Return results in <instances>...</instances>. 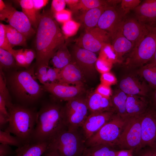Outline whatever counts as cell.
<instances>
[{"mask_svg": "<svg viewBox=\"0 0 156 156\" xmlns=\"http://www.w3.org/2000/svg\"><path fill=\"white\" fill-rule=\"evenodd\" d=\"M11 53L14 57L16 65L18 67L26 68L24 49H13Z\"/></svg>", "mask_w": 156, "mask_h": 156, "instance_id": "cell-41", "label": "cell"}, {"mask_svg": "<svg viewBox=\"0 0 156 156\" xmlns=\"http://www.w3.org/2000/svg\"><path fill=\"white\" fill-rule=\"evenodd\" d=\"M141 149L156 148V111L151 106L142 115Z\"/></svg>", "mask_w": 156, "mask_h": 156, "instance_id": "cell-14", "label": "cell"}, {"mask_svg": "<svg viewBox=\"0 0 156 156\" xmlns=\"http://www.w3.org/2000/svg\"><path fill=\"white\" fill-rule=\"evenodd\" d=\"M36 67V76L42 85L58 82L61 70L46 65H41Z\"/></svg>", "mask_w": 156, "mask_h": 156, "instance_id": "cell-25", "label": "cell"}, {"mask_svg": "<svg viewBox=\"0 0 156 156\" xmlns=\"http://www.w3.org/2000/svg\"><path fill=\"white\" fill-rule=\"evenodd\" d=\"M71 15V11L64 9L56 13L54 15L57 21L63 24L70 20Z\"/></svg>", "mask_w": 156, "mask_h": 156, "instance_id": "cell-43", "label": "cell"}, {"mask_svg": "<svg viewBox=\"0 0 156 156\" xmlns=\"http://www.w3.org/2000/svg\"><path fill=\"white\" fill-rule=\"evenodd\" d=\"M0 98L5 101L8 109L14 104L12 102L10 94L7 86L5 75L1 70L0 71Z\"/></svg>", "mask_w": 156, "mask_h": 156, "instance_id": "cell-35", "label": "cell"}, {"mask_svg": "<svg viewBox=\"0 0 156 156\" xmlns=\"http://www.w3.org/2000/svg\"><path fill=\"white\" fill-rule=\"evenodd\" d=\"M5 6V3L2 0H0V11L2 10Z\"/></svg>", "mask_w": 156, "mask_h": 156, "instance_id": "cell-56", "label": "cell"}, {"mask_svg": "<svg viewBox=\"0 0 156 156\" xmlns=\"http://www.w3.org/2000/svg\"><path fill=\"white\" fill-rule=\"evenodd\" d=\"M101 80V83L109 86L114 83L116 81L114 76L109 72L102 74Z\"/></svg>", "mask_w": 156, "mask_h": 156, "instance_id": "cell-46", "label": "cell"}, {"mask_svg": "<svg viewBox=\"0 0 156 156\" xmlns=\"http://www.w3.org/2000/svg\"><path fill=\"white\" fill-rule=\"evenodd\" d=\"M110 43L105 44L102 48L99 57L112 64L116 61V56L112 46Z\"/></svg>", "mask_w": 156, "mask_h": 156, "instance_id": "cell-38", "label": "cell"}, {"mask_svg": "<svg viewBox=\"0 0 156 156\" xmlns=\"http://www.w3.org/2000/svg\"><path fill=\"white\" fill-rule=\"evenodd\" d=\"M10 133L5 130H0V142L1 144L20 147L24 144L17 137L13 136Z\"/></svg>", "mask_w": 156, "mask_h": 156, "instance_id": "cell-36", "label": "cell"}, {"mask_svg": "<svg viewBox=\"0 0 156 156\" xmlns=\"http://www.w3.org/2000/svg\"><path fill=\"white\" fill-rule=\"evenodd\" d=\"M71 54L72 61L78 66L84 76L92 75L95 73L98 59L95 53L76 45L73 47Z\"/></svg>", "mask_w": 156, "mask_h": 156, "instance_id": "cell-16", "label": "cell"}, {"mask_svg": "<svg viewBox=\"0 0 156 156\" xmlns=\"http://www.w3.org/2000/svg\"><path fill=\"white\" fill-rule=\"evenodd\" d=\"M118 82V88L127 95L148 97L152 91L136 70L124 69Z\"/></svg>", "mask_w": 156, "mask_h": 156, "instance_id": "cell-9", "label": "cell"}, {"mask_svg": "<svg viewBox=\"0 0 156 156\" xmlns=\"http://www.w3.org/2000/svg\"><path fill=\"white\" fill-rule=\"evenodd\" d=\"M7 36L12 48L16 46L25 47L27 38L22 33L9 24L5 25Z\"/></svg>", "mask_w": 156, "mask_h": 156, "instance_id": "cell-32", "label": "cell"}, {"mask_svg": "<svg viewBox=\"0 0 156 156\" xmlns=\"http://www.w3.org/2000/svg\"><path fill=\"white\" fill-rule=\"evenodd\" d=\"M110 6L108 0H81L72 10L75 12L78 10H81L83 12L92 9Z\"/></svg>", "mask_w": 156, "mask_h": 156, "instance_id": "cell-33", "label": "cell"}, {"mask_svg": "<svg viewBox=\"0 0 156 156\" xmlns=\"http://www.w3.org/2000/svg\"><path fill=\"white\" fill-rule=\"evenodd\" d=\"M35 9L37 11L41 9L48 3V0H32Z\"/></svg>", "mask_w": 156, "mask_h": 156, "instance_id": "cell-50", "label": "cell"}, {"mask_svg": "<svg viewBox=\"0 0 156 156\" xmlns=\"http://www.w3.org/2000/svg\"><path fill=\"white\" fill-rule=\"evenodd\" d=\"M9 117L2 114H0V129L8 123H9Z\"/></svg>", "mask_w": 156, "mask_h": 156, "instance_id": "cell-53", "label": "cell"}, {"mask_svg": "<svg viewBox=\"0 0 156 156\" xmlns=\"http://www.w3.org/2000/svg\"><path fill=\"white\" fill-rule=\"evenodd\" d=\"M115 147L103 144L86 148L83 156H116L118 151Z\"/></svg>", "mask_w": 156, "mask_h": 156, "instance_id": "cell-31", "label": "cell"}, {"mask_svg": "<svg viewBox=\"0 0 156 156\" xmlns=\"http://www.w3.org/2000/svg\"><path fill=\"white\" fill-rule=\"evenodd\" d=\"M0 11V19L22 33L27 39L36 33L28 19L22 12L17 10L10 3Z\"/></svg>", "mask_w": 156, "mask_h": 156, "instance_id": "cell-11", "label": "cell"}, {"mask_svg": "<svg viewBox=\"0 0 156 156\" xmlns=\"http://www.w3.org/2000/svg\"><path fill=\"white\" fill-rule=\"evenodd\" d=\"M111 40L116 61L122 62L123 56L128 54L134 48L133 44L119 31L111 37Z\"/></svg>", "mask_w": 156, "mask_h": 156, "instance_id": "cell-22", "label": "cell"}, {"mask_svg": "<svg viewBox=\"0 0 156 156\" xmlns=\"http://www.w3.org/2000/svg\"><path fill=\"white\" fill-rule=\"evenodd\" d=\"M44 90L59 99L67 101L79 96L84 91L82 85H72L58 82L42 85Z\"/></svg>", "mask_w": 156, "mask_h": 156, "instance_id": "cell-17", "label": "cell"}, {"mask_svg": "<svg viewBox=\"0 0 156 156\" xmlns=\"http://www.w3.org/2000/svg\"><path fill=\"white\" fill-rule=\"evenodd\" d=\"M24 53L25 56L26 69L29 68L31 63L36 57L35 51L31 49H24Z\"/></svg>", "mask_w": 156, "mask_h": 156, "instance_id": "cell-45", "label": "cell"}, {"mask_svg": "<svg viewBox=\"0 0 156 156\" xmlns=\"http://www.w3.org/2000/svg\"><path fill=\"white\" fill-rule=\"evenodd\" d=\"M133 152L136 156H156V148L146 147Z\"/></svg>", "mask_w": 156, "mask_h": 156, "instance_id": "cell-47", "label": "cell"}, {"mask_svg": "<svg viewBox=\"0 0 156 156\" xmlns=\"http://www.w3.org/2000/svg\"><path fill=\"white\" fill-rule=\"evenodd\" d=\"M86 100L91 113L114 110L110 97H105L96 92L90 94Z\"/></svg>", "mask_w": 156, "mask_h": 156, "instance_id": "cell-23", "label": "cell"}, {"mask_svg": "<svg viewBox=\"0 0 156 156\" xmlns=\"http://www.w3.org/2000/svg\"><path fill=\"white\" fill-rule=\"evenodd\" d=\"M18 1L22 12L25 15L33 27L37 29L40 21V14L34 8L32 0H21Z\"/></svg>", "mask_w": 156, "mask_h": 156, "instance_id": "cell-30", "label": "cell"}, {"mask_svg": "<svg viewBox=\"0 0 156 156\" xmlns=\"http://www.w3.org/2000/svg\"><path fill=\"white\" fill-rule=\"evenodd\" d=\"M64 109L66 125L69 129H78L88 116L86 99L80 96L68 101Z\"/></svg>", "mask_w": 156, "mask_h": 156, "instance_id": "cell-10", "label": "cell"}, {"mask_svg": "<svg viewBox=\"0 0 156 156\" xmlns=\"http://www.w3.org/2000/svg\"><path fill=\"white\" fill-rule=\"evenodd\" d=\"M149 99L150 106L156 111V88L152 91Z\"/></svg>", "mask_w": 156, "mask_h": 156, "instance_id": "cell-51", "label": "cell"}, {"mask_svg": "<svg viewBox=\"0 0 156 156\" xmlns=\"http://www.w3.org/2000/svg\"><path fill=\"white\" fill-rule=\"evenodd\" d=\"M136 70L152 91L156 88V63L149 62Z\"/></svg>", "mask_w": 156, "mask_h": 156, "instance_id": "cell-28", "label": "cell"}, {"mask_svg": "<svg viewBox=\"0 0 156 156\" xmlns=\"http://www.w3.org/2000/svg\"><path fill=\"white\" fill-rule=\"evenodd\" d=\"M51 60L53 67L61 70L72 61L71 53L66 43L57 50Z\"/></svg>", "mask_w": 156, "mask_h": 156, "instance_id": "cell-29", "label": "cell"}, {"mask_svg": "<svg viewBox=\"0 0 156 156\" xmlns=\"http://www.w3.org/2000/svg\"><path fill=\"white\" fill-rule=\"evenodd\" d=\"M8 112L9 125L5 130L18 137L24 144L31 142L37 112L19 104H13Z\"/></svg>", "mask_w": 156, "mask_h": 156, "instance_id": "cell-4", "label": "cell"}, {"mask_svg": "<svg viewBox=\"0 0 156 156\" xmlns=\"http://www.w3.org/2000/svg\"><path fill=\"white\" fill-rule=\"evenodd\" d=\"M135 18L146 25L156 23V0H146L134 10Z\"/></svg>", "mask_w": 156, "mask_h": 156, "instance_id": "cell-19", "label": "cell"}, {"mask_svg": "<svg viewBox=\"0 0 156 156\" xmlns=\"http://www.w3.org/2000/svg\"><path fill=\"white\" fill-rule=\"evenodd\" d=\"M150 62L156 63V51L152 58L149 62Z\"/></svg>", "mask_w": 156, "mask_h": 156, "instance_id": "cell-57", "label": "cell"}, {"mask_svg": "<svg viewBox=\"0 0 156 156\" xmlns=\"http://www.w3.org/2000/svg\"><path fill=\"white\" fill-rule=\"evenodd\" d=\"M17 66L13 55L9 51L0 48V70L2 72L8 71Z\"/></svg>", "mask_w": 156, "mask_h": 156, "instance_id": "cell-34", "label": "cell"}, {"mask_svg": "<svg viewBox=\"0 0 156 156\" xmlns=\"http://www.w3.org/2000/svg\"><path fill=\"white\" fill-rule=\"evenodd\" d=\"M156 51V24L150 25L148 32L138 44L126 55L122 68L137 70L148 63Z\"/></svg>", "mask_w": 156, "mask_h": 156, "instance_id": "cell-5", "label": "cell"}, {"mask_svg": "<svg viewBox=\"0 0 156 156\" xmlns=\"http://www.w3.org/2000/svg\"><path fill=\"white\" fill-rule=\"evenodd\" d=\"M66 127L64 108L54 103L45 104L37 112L31 142H49Z\"/></svg>", "mask_w": 156, "mask_h": 156, "instance_id": "cell-3", "label": "cell"}, {"mask_svg": "<svg viewBox=\"0 0 156 156\" xmlns=\"http://www.w3.org/2000/svg\"><path fill=\"white\" fill-rule=\"evenodd\" d=\"M107 7L95 8L83 12L79 17L80 24L85 29L97 27L100 17Z\"/></svg>", "mask_w": 156, "mask_h": 156, "instance_id": "cell-26", "label": "cell"}, {"mask_svg": "<svg viewBox=\"0 0 156 156\" xmlns=\"http://www.w3.org/2000/svg\"><path fill=\"white\" fill-rule=\"evenodd\" d=\"M125 16L120 8L108 6L101 16L97 27L108 32L111 38L118 31Z\"/></svg>", "mask_w": 156, "mask_h": 156, "instance_id": "cell-15", "label": "cell"}, {"mask_svg": "<svg viewBox=\"0 0 156 156\" xmlns=\"http://www.w3.org/2000/svg\"><path fill=\"white\" fill-rule=\"evenodd\" d=\"M85 140L78 129L66 127L48 142V146L56 150L61 156H83L86 148Z\"/></svg>", "mask_w": 156, "mask_h": 156, "instance_id": "cell-6", "label": "cell"}, {"mask_svg": "<svg viewBox=\"0 0 156 156\" xmlns=\"http://www.w3.org/2000/svg\"><path fill=\"white\" fill-rule=\"evenodd\" d=\"M126 118L115 114L108 122L86 140V148L103 144L116 146Z\"/></svg>", "mask_w": 156, "mask_h": 156, "instance_id": "cell-8", "label": "cell"}, {"mask_svg": "<svg viewBox=\"0 0 156 156\" xmlns=\"http://www.w3.org/2000/svg\"><path fill=\"white\" fill-rule=\"evenodd\" d=\"M112 64L98 57L95 65L96 69L102 74L109 72L111 69Z\"/></svg>", "mask_w": 156, "mask_h": 156, "instance_id": "cell-42", "label": "cell"}, {"mask_svg": "<svg viewBox=\"0 0 156 156\" xmlns=\"http://www.w3.org/2000/svg\"><path fill=\"white\" fill-rule=\"evenodd\" d=\"M55 18L51 10L44 11L41 14L35 42V67L49 65L55 53L65 43V36Z\"/></svg>", "mask_w": 156, "mask_h": 156, "instance_id": "cell-1", "label": "cell"}, {"mask_svg": "<svg viewBox=\"0 0 156 156\" xmlns=\"http://www.w3.org/2000/svg\"><path fill=\"white\" fill-rule=\"evenodd\" d=\"M141 1L140 0H122L120 8L126 15L130 10H134L138 7Z\"/></svg>", "mask_w": 156, "mask_h": 156, "instance_id": "cell-40", "label": "cell"}, {"mask_svg": "<svg viewBox=\"0 0 156 156\" xmlns=\"http://www.w3.org/2000/svg\"><path fill=\"white\" fill-rule=\"evenodd\" d=\"M35 66L22 70L11 72L6 77L9 92L20 105L28 107L36 103L44 91L37 81Z\"/></svg>", "mask_w": 156, "mask_h": 156, "instance_id": "cell-2", "label": "cell"}, {"mask_svg": "<svg viewBox=\"0 0 156 156\" xmlns=\"http://www.w3.org/2000/svg\"><path fill=\"white\" fill-rule=\"evenodd\" d=\"M80 25V23L70 19L63 23L62 30L66 38L76 34Z\"/></svg>", "mask_w": 156, "mask_h": 156, "instance_id": "cell-37", "label": "cell"}, {"mask_svg": "<svg viewBox=\"0 0 156 156\" xmlns=\"http://www.w3.org/2000/svg\"><path fill=\"white\" fill-rule=\"evenodd\" d=\"M150 25L140 22L135 17L125 18L118 31L131 42L134 48L148 34Z\"/></svg>", "mask_w": 156, "mask_h": 156, "instance_id": "cell-13", "label": "cell"}, {"mask_svg": "<svg viewBox=\"0 0 156 156\" xmlns=\"http://www.w3.org/2000/svg\"><path fill=\"white\" fill-rule=\"evenodd\" d=\"M0 48L11 53L13 49L6 35L5 25L0 24Z\"/></svg>", "mask_w": 156, "mask_h": 156, "instance_id": "cell-39", "label": "cell"}, {"mask_svg": "<svg viewBox=\"0 0 156 156\" xmlns=\"http://www.w3.org/2000/svg\"><path fill=\"white\" fill-rule=\"evenodd\" d=\"M133 151L128 150L118 151L116 156H133Z\"/></svg>", "mask_w": 156, "mask_h": 156, "instance_id": "cell-54", "label": "cell"}, {"mask_svg": "<svg viewBox=\"0 0 156 156\" xmlns=\"http://www.w3.org/2000/svg\"><path fill=\"white\" fill-rule=\"evenodd\" d=\"M65 0H53L51 4V11L54 14L64 10L66 5Z\"/></svg>", "mask_w": 156, "mask_h": 156, "instance_id": "cell-44", "label": "cell"}, {"mask_svg": "<svg viewBox=\"0 0 156 156\" xmlns=\"http://www.w3.org/2000/svg\"><path fill=\"white\" fill-rule=\"evenodd\" d=\"M95 92L107 98H110L112 95L109 86L101 83L98 86Z\"/></svg>", "mask_w": 156, "mask_h": 156, "instance_id": "cell-48", "label": "cell"}, {"mask_svg": "<svg viewBox=\"0 0 156 156\" xmlns=\"http://www.w3.org/2000/svg\"><path fill=\"white\" fill-rule=\"evenodd\" d=\"M13 153V151L10 145L0 144V156H10Z\"/></svg>", "mask_w": 156, "mask_h": 156, "instance_id": "cell-49", "label": "cell"}, {"mask_svg": "<svg viewBox=\"0 0 156 156\" xmlns=\"http://www.w3.org/2000/svg\"><path fill=\"white\" fill-rule=\"evenodd\" d=\"M142 115L126 118L116 145L120 150H131L133 152L141 149Z\"/></svg>", "mask_w": 156, "mask_h": 156, "instance_id": "cell-7", "label": "cell"}, {"mask_svg": "<svg viewBox=\"0 0 156 156\" xmlns=\"http://www.w3.org/2000/svg\"><path fill=\"white\" fill-rule=\"evenodd\" d=\"M115 114L114 110L91 113L81 127L86 141L108 122Z\"/></svg>", "mask_w": 156, "mask_h": 156, "instance_id": "cell-18", "label": "cell"}, {"mask_svg": "<svg viewBox=\"0 0 156 156\" xmlns=\"http://www.w3.org/2000/svg\"><path fill=\"white\" fill-rule=\"evenodd\" d=\"M66 4H67L71 8L72 10L77 5L79 1V0H65Z\"/></svg>", "mask_w": 156, "mask_h": 156, "instance_id": "cell-55", "label": "cell"}, {"mask_svg": "<svg viewBox=\"0 0 156 156\" xmlns=\"http://www.w3.org/2000/svg\"><path fill=\"white\" fill-rule=\"evenodd\" d=\"M47 141L31 142L18 148L15 156H41L48 146Z\"/></svg>", "mask_w": 156, "mask_h": 156, "instance_id": "cell-24", "label": "cell"}, {"mask_svg": "<svg viewBox=\"0 0 156 156\" xmlns=\"http://www.w3.org/2000/svg\"><path fill=\"white\" fill-rule=\"evenodd\" d=\"M127 95L126 102L127 117L142 115L150 107L148 98L138 95Z\"/></svg>", "mask_w": 156, "mask_h": 156, "instance_id": "cell-21", "label": "cell"}, {"mask_svg": "<svg viewBox=\"0 0 156 156\" xmlns=\"http://www.w3.org/2000/svg\"><path fill=\"white\" fill-rule=\"evenodd\" d=\"M111 38L107 31L97 27L85 29L77 40V45L96 53L100 52L105 44L110 43Z\"/></svg>", "mask_w": 156, "mask_h": 156, "instance_id": "cell-12", "label": "cell"}, {"mask_svg": "<svg viewBox=\"0 0 156 156\" xmlns=\"http://www.w3.org/2000/svg\"><path fill=\"white\" fill-rule=\"evenodd\" d=\"M83 73L74 62L72 61L60 71L57 82L73 85H83L84 80Z\"/></svg>", "mask_w": 156, "mask_h": 156, "instance_id": "cell-20", "label": "cell"}, {"mask_svg": "<svg viewBox=\"0 0 156 156\" xmlns=\"http://www.w3.org/2000/svg\"><path fill=\"white\" fill-rule=\"evenodd\" d=\"M128 95L119 88L112 94L110 99L115 113L123 118L127 117L126 102Z\"/></svg>", "mask_w": 156, "mask_h": 156, "instance_id": "cell-27", "label": "cell"}, {"mask_svg": "<svg viewBox=\"0 0 156 156\" xmlns=\"http://www.w3.org/2000/svg\"><path fill=\"white\" fill-rule=\"evenodd\" d=\"M43 155L44 156H61L56 150L48 146Z\"/></svg>", "mask_w": 156, "mask_h": 156, "instance_id": "cell-52", "label": "cell"}]
</instances>
